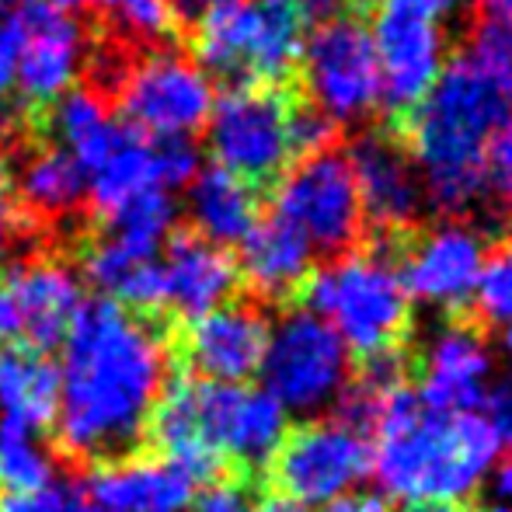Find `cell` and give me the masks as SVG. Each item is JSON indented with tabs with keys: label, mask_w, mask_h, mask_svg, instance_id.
Here are the masks:
<instances>
[{
	"label": "cell",
	"mask_w": 512,
	"mask_h": 512,
	"mask_svg": "<svg viewBox=\"0 0 512 512\" xmlns=\"http://www.w3.org/2000/svg\"><path fill=\"white\" fill-rule=\"evenodd\" d=\"M485 18L502 21V25H512V0H478Z\"/></svg>",
	"instance_id": "cell-44"
},
{
	"label": "cell",
	"mask_w": 512,
	"mask_h": 512,
	"mask_svg": "<svg viewBox=\"0 0 512 512\" xmlns=\"http://www.w3.org/2000/svg\"><path fill=\"white\" fill-rule=\"evenodd\" d=\"M492 495H495V506L512 512V457L502 467H495V474H492Z\"/></svg>",
	"instance_id": "cell-42"
},
{
	"label": "cell",
	"mask_w": 512,
	"mask_h": 512,
	"mask_svg": "<svg viewBox=\"0 0 512 512\" xmlns=\"http://www.w3.org/2000/svg\"><path fill=\"white\" fill-rule=\"evenodd\" d=\"M345 161H349L352 178H356L363 220H370L377 230L398 234L422 216V178H418V168L411 161L408 143L398 133L366 129L352 140Z\"/></svg>",
	"instance_id": "cell-14"
},
{
	"label": "cell",
	"mask_w": 512,
	"mask_h": 512,
	"mask_svg": "<svg viewBox=\"0 0 512 512\" xmlns=\"http://www.w3.org/2000/svg\"><path fill=\"white\" fill-rule=\"evenodd\" d=\"M290 432V415L251 384H209L199 377L171 380L150 418L164 460L196 481L223 460L237 467H269Z\"/></svg>",
	"instance_id": "cell-4"
},
{
	"label": "cell",
	"mask_w": 512,
	"mask_h": 512,
	"mask_svg": "<svg viewBox=\"0 0 512 512\" xmlns=\"http://www.w3.org/2000/svg\"><path fill=\"white\" fill-rule=\"evenodd\" d=\"M189 220L192 230L206 241L241 244L244 234L258 223V192L244 178L223 168H206L189 182Z\"/></svg>",
	"instance_id": "cell-23"
},
{
	"label": "cell",
	"mask_w": 512,
	"mask_h": 512,
	"mask_svg": "<svg viewBox=\"0 0 512 512\" xmlns=\"http://www.w3.org/2000/svg\"><path fill=\"white\" fill-rule=\"evenodd\" d=\"M464 56L471 60V67L492 84V91L512 112V25L481 18L478 25L471 28Z\"/></svg>",
	"instance_id": "cell-29"
},
{
	"label": "cell",
	"mask_w": 512,
	"mask_h": 512,
	"mask_svg": "<svg viewBox=\"0 0 512 512\" xmlns=\"http://www.w3.org/2000/svg\"><path fill=\"white\" fill-rule=\"evenodd\" d=\"M255 509V495H251L248 481L241 478H216L192 495L189 512H251Z\"/></svg>",
	"instance_id": "cell-32"
},
{
	"label": "cell",
	"mask_w": 512,
	"mask_h": 512,
	"mask_svg": "<svg viewBox=\"0 0 512 512\" xmlns=\"http://www.w3.org/2000/svg\"><path fill=\"white\" fill-rule=\"evenodd\" d=\"M307 105L331 122H363L380 105V67L370 28L356 18L314 28L300 53Z\"/></svg>",
	"instance_id": "cell-11"
},
{
	"label": "cell",
	"mask_w": 512,
	"mask_h": 512,
	"mask_svg": "<svg viewBox=\"0 0 512 512\" xmlns=\"http://www.w3.org/2000/svg\"><path fill=\"white\" fill-rule=\"evenodd\" d=\"M481 512H506V509H499V506H488V509H481Z\"/></svg>",
	"instance_id": "cell-48"
},
{
	"label": "cell",
	"mask_w": 512,
	"mask_h": 512,
	"mask_svg": "<svg viewBox=\"0 0 512 512\" xmlns=\"http://www.w3.org/2000/svg\"><path fill=\"white\" fill-rule=\"evenodd\" d=\"M408 512H457L453 506H411Z\"/></svg>",
	"instance_id": "cell-47"
},
{
	"label": "cell",
	"mask_w": 512,
	"mask_h": 512,
	"mask_svg": "<svg viewBox=\"0 0 512 512\" xmlns=\"http://www.w3.org/2000/svg\"><path fill=\"white\" fill-rule=\"evenodd\" d=\"M457 0H380V11H394V14H408L418 21H432V25H443L453 14Z\"/></svg>",
	"instance_id": "cell-38"
},
{
	"label": "cell",
	"mask_w": 512,
	"mask_h": 512,
	"mask_svg": "<svg viewBox=\"0 0 512 512\" xmlns=\"http://www.w3.org/2000/svg\"><path fill=\"white\" fill-rule=\"evenodd\" d=\"M251 512H307V509H300V506H293V502H286V499H279V495H269V499H262V502H255V509Z\"/></svg>",
	"instance_id": "cell-45"
},
{
	"label": "cell",
	"mask_w": 512,
	"mask_h": 512,
	"mask_svg": "<svg viewBox=\"0 0 512 512\" xmlns=\"http://www.w3.org/2000/svg\"><path fill=\"white\" fill-rule=\"evenodd\" d=\"M269 471L279 499L307 512L324 509L370 474V439L338 418L307 422L286 432Z\"/></svg>",
	"instance_id": "cell-10"
},
{
	"label": "cell",
	"mask_w": 512,
	"mask_h": 512,
	"mask_svg": "<svg viewBox=\"0 0 512 512\" xmlns=\"http://www.w3.org/2000/svg\"><path fill=\"white\" fill-rule=\"evenodd\" d=\"M304 293L307 310L342 338L349 356H391L411 328V297L387 248L345 251L310 276Z\"/></svg>",
	"instance_id": "cell-5"
},
{
	"label": "cell",
	"mask_w": 512,
	"mask_h": 512,
	"mask_svg": "<svg viewBox=\"0 0 512 512\" xmlns=\"http://www.w3.org/2000/svg\"><path fill=\"white\" fill-rule=\"evenodd\" d=\"M18 11L25 39L18 49L14 84L21 95V115L32 119L67 95L77 81V70L88 56V35L74 14L60 11L49 0H21Z\"/></svg>",
	"instance_id": "cell-13"
},
{
	"label": "cell",
	"mask_w": 512,
	"mask_h": 512,
	"mask_svg": "<svg viewBox=\"0 0 512 512\" xmlns=\"http://www.w3.org/2000/svg\"><path fill=\"white\" fill-rule=\"evenodd\" d=\"M164 307L192 321L199 314L230 304L237 283V262L227 248L199 237L196 230H175L161 248Z\"/></svg>",
	"instance_id": "cell-20"
},
{
	"label": "cell",
	"mask_w": 512,
	"mask_h": 512,
	"mask_svg": "<svg viewBox=\"0 0 512 512\" xmlns=\"http://www.w3.org/2000/svg\"><path fill=\"white\" fill-rule=\"evenodd\" d=\"M290 95L283 88H230L206 119L216 168L248 185L279 182L290 168Z\"/></svg>",
	"instance_id": "cell-8"
},
{
	"label": "cell",
	"mask_w": 512,
	"mask_h": 512,
	"mask_svg": "<svg viewBox=\"0 0 512 512\" xmlns=\"http://www.w3.org/2000/svg\"><path fill=\"white\" fill-rule=\"evenodd\" d=\"M262 391L286 415H317L335 408L352 377V356L342 338L307 307L290 310L269 331L262 359Z\"/></svg>",
	"instance_id": "cell-6"
},
{
	"label": "cell",
	"mask_w": 512,
	"mask_h": 512,
	"mask_svg": "<svg viewBox=\"0 0 512 512\" xmlns=\"http://www.w3.org/2000/svg\"><path fill=\"white\" fill-rule=\"evenodd\" d=\"M293 4H297L304 25L324 28V25H335V21L352 18L359 0H293Z\"/></svg>",
	"instance_id": "cell-37"
},
{
	"label": "cell",
	"mask_w": 512,
	"mask_h": 512,
	"mask_svg": "<svg viewBox=\"0 0 512 512\" xmlns=\"http://www.w3.org/2000/svg\"><path fill=\"white\" fill-rule=\"evenodd\" d=\"M248 4H251L248 88H279L300 67L307 25L293 0H248Z\"/></svg>",
	"instance_id": "cell-24"
},
{
	"label": "cell",
	"mask_w": 512,
	"mask_h": 512,
	"mask_svg": "<svg viewBox=\"0 0 512 512\" xmlns=\"http://www.w3.org/2000/svg\"><path fill=\"white\" fill-rule=\"evenodd\" d=\"M84 304V286L70 265L56 258L21 262L0 279V338L46 356L67 342Z\"/></svg>",
	"instance_id": "cell-12"
},
{
	"label": "cell",
	"mask_w": 512,
	"mask_h": 512,
	"mask_svg": "<svg viewBox=\"0 0 512 512\" xmlns=\"http://www.w3.org/2000/svg\"><path fill=\"white\" fill-rule=\"evenodd\" d=\"M502 356H506V363L512 366V328L502 331Z\"/></svg>",
	"instance_id": "cell-46"
},
{
	"label": "cell",
	"mask_w": 512,
	"mask_h": 512,
	"mask_svg": "<svg viewBox=\"0 0 512 512\" xmlns=\"http://www.w3.org/2000/svg\"><path fill=\"white\" fill-rule=\"evenodd\" d=\"M481 418L492 429L499 450L512 453V377L488 387L485 398H481Z\"/></svg>",
	"instance_id": "cell-35"
},
{
	"label": "cell",
	"mask_w": 512,
	"mask_h": 512,
	"mask_svg": "<svg viewBox=\"0 0 512 512\" xmlns=\"http://www.w3.org/2000/svg\"><path fill=\"white\" fill-rule=\"evenodd\" d=\"M175 199L171 192H143V196L129 199L115 213L102 216L98 234L108 241L122 244V248L136 251V255L157 258L171 234H175Z\"/></svg>",
	"instance_id": "cell-27"
},
{
	"label": "cell",
	"mask_w": 512,
	"mask_h": 512,
	"mask_svg": "<svg viewBox=\"0 0 512 512\" xmlns=\"http://www.w3.org/2000/svg\"><path fill=\"white\" fill-rule=\"evenodd\" d=\"M196 485L164 457L105 460L74 485V512H189Z\"/></svg>",
	"instance_id": "cell-15"
},
{
	"label": "cell",
	"mask_w": 512,
	"mask_h": 512,
	"mask_svg": "<svg viewBox=\"0 0 512 512\" xmlns=\"http://www.w3.org/2000/svg\"><path fill=\"white\" fill-rule=\"evenodd\" d=\"M56 401H60V377L42 352L18 345L0 349V422L39 432L53 425Z\"/></svg>",
	"instance_id": "cell-25"
},
{
	"label": "cell",
	"mask_w": 512,
	"mask_h": 512,
	"mask_svg": "<svg viewBox=\"0 0 512 512\" xmlns=\"http://www.w3.org/2000/svg\"><path fill=\"white\" fill-rule=\"evenodd\" d=\"M272 216L290 223L314 248V255H345L356 248L366 220L356 178L342 150H324L286 168L276 182Z\"/></svg>",
	"instance_id": "cell-9"
},
{
	"label": "cell",
	"mask_w": 512,
	"mask_h": 512,
	"mask_svg": "<svg viewBox=\"0 0 512 512\" xmlns=\"http://www.w3.org/2000/svg\"><path fill=\"white\" fill-rule=\"evenodd\" d=\"M0 512H74V488L49 481L32 492L0 495Z\"/></svg>",
	"instance_id": "cell-33"
},
{
	"label": "cell",
	"mask_w": 512,
	"mask_h": 512,
	"mask_svg": "<svg viewBox=\"0 0 512 512\" xmlns=\"http://www.w3.org/2000/svg\"><path fill=\"white\" fill-rule=\"evenodd\" d=\"M471 304L492 328H512V237L485 251Z\"/></svg>",
	"instance_id": "cell-30"
},
{
	"label": "cell",
	"mask_w": 512,
	"mask_h": 512,
	"mask_svg": "<svg viewBox=\"0 0 512 512\" xmlns=\"http://www.w3.org/2000/svg\"><path fill=\"white\" fill-rule=\"evenodd\" d=\"M56 443L84 464L129 457L168 387V352L147 317L88 300L63 342Z\"/></svg>",
	"instance_id": "cell-1"
},
{
	"label": "cell",
	"mask_w": 512,
	"mask_h": 512,
	"mask_svg": "<svg viewBox=\"0 0 512 512\" xmlns=\"http://www.w3.org/2000/svg\"><path fill=\"white\" fill-rule=\"evenodd\" d=\"M53 7H60V11H67V7H105L108 14H122L126 7H133L136 0H49Z\"/></svg>",
	"instance_id": "cell-43"
},
{
	"label": "cell",
	"mask_w": 512,
	"mask_h": 512,
	"mask_svg": "<svg viewBox=\"0 0 512 512\" xmlns=\"http://www.w3.org/2000/svg\"><path fill=\"white\" fill-rule=\"evenodd\" d=\"M237 276L262 300H290L314 276V248L279 216H265L244 234Z\"/></svg>",
	"instance_id": "cell-21"
},
{
	"label": "cell",
	"mask_w": 512,
	"mask_h": 512,
	"mask_svg": "<svg viewBox=\"0 0 512 512\" xmlns=\"http://www.w3.org/2000/svg\"><path fill=\"white\" fill-rule=\"evenodd\" d=\"M509 119V105L471 60L453 56L408 115V150L422 178L425 206L460 216L488 196V147Z\"/></svg>",
	"instance_id": "cell-3"
},
{
	"label": "cell",
	"mask_w": 512,
	"mask_h": 512,
	"mask_svg": "<svg viewBox=\"0 0 512 512\" xmlns=\"http://www.w3.org/2000/svg\"><path fill=\"white\" fill-rule=\"evenodd\" d=\"M21 234V216L18 209H14L11 196H0V258L11 251V244L18 241Z\"/></svg>",
	"instance_id": "cell-41"
},
{
	"label": "cell",
	"mask_w": 512,
	"mask_h": 512,
	"mask_svg": "<svg viewBox=\"0 0 512 512\" xmlns=\"http://www.w3.org/2000/svg\"><path fill=\"white\" fill-rule=\"evenodd\" d=\"M272 324L251 304H230L192 317L182 328V356L209 384H248L262 370Z\"/></svg>",
	"instance_id": "cell-18"
},
{
	"label": "cell",
	"mask_w": 512,
	"mask_h": 512,
	"mask_svg": "<svg viewBox=\"0 0 512 512\" xmlns=\"http://www.w3.org/2000/svg\"><path fill=\"white\" fill-rule=\"evenodd\" d=\"M56 481L53 460L46 446H39L35 432L0 422V495L32 492Z\"/></svg>",
	"instance_id": "cell-28"
},
{
	"label": "cell",
	"mask_w": 512,
	"mask_h": 512,
	"mask_svg": "<svg viewBox=\"0 0 512 512\" xmlns=\"http://www.w3.org/2000/svg\"><path fill=\"white\" fill-rule=\"evenodd\" d=\"M335 143H338V126L328 115H321L307 102L290 108V150L297 161L324 154V150H335Z\"/></svg>",
	"instance_id": "cell-31"
},
{
	"label": "cell",
	"mask_w": 512,
	"mask_h": 512,
	"mask_svg": "<svg viewBox=\"0 0 512 512\" xmlns=\"http://www.w3.org/2000/svg\"><path fill=\"white\" fill-rule=\"evenodd\" d=\"M370 39L380 67V105L408 119L446 67L443 25L377 11Z\"/></svg>",
	"instance_id": "cell-17"
},
{
	"label": "cell",
	"mask_w": 512,
	"mask_h": 512,
	"mask_svg": "<svg viewBox=\"0 0 512 512\" xmlns=\"http://www.w3.org/2000/svg\"><path fill=\"white\" fill-rule=\"evenodd\" d=\"M216 4H223V0H164L171 21H175V25H189V28L199 25Z\"/></svg>",
	"instance_id": "cell-39"
},
{
	"label": "cell",
	"mask_w": 512,
	"mask_h": 512,
	"mask_svg": "<svg viewBox=\"0 0 512 512\" xmlns=\"http://www.w3.org/2000/svg\"><path fill=\"white\" fill-rule=\"evenodd\" d=\"M492 380V349L471 324H443L425 342L418 401L439 415H467Z\"/></svg>",
	"instance_id": "cell-19"
},
{
	"label": "cell",
	"mask_w": 512,
	"mask_h": 512,
	"mask_svg": "<svg viewBox=\"0 0 512 512\" xmlns=\"http://www.w3.org/2000/svg\"><path fill=\"white\" fill-rule=\"evenodd\" d=\"M370 474L408 506H453L495 471L499 443L478 411L439 415L415 391L398 387L377 408Z\"/></svg>",
	"instance_id": "cell-2"
},
{
	"label": "cell",
	"mask_w": 512,
	"mask_h": 512,
	"mask_svg": "<svg viewBox=\"0 0 512 512\" xmlns=\"http://www.w3.org/2000/svg\"><path fill=\"white\" fill-rule=\"evenodd\" d=\"M143 192H164L161 168H157V140L126 129L108 161L88 175V199L98 216H108Z\"/></svg>",
	"instance_id": "cell-26"
},
{
	"label": "cell",
	"mask_w": 512,
	"mask_h": 512,
	"mask_svg": "<svg viewBox=\"0 0 512 512\" xmlns=\"http://www.w3.org/2000/svg\"><path fill=\"white\" fill-rule=\"evenodd\" d=\"M25 39V25H21L18 4L0 7V102L7 91L14 88V70H18V49Z\"/></svg>",
	"instance_id": "cell-34"
},
{
	"label": "cell",
	"mask_w": 512,
	"mask_h": 512,
	"mask_svg": "<svg viewBox=\"0 0 512 512\" xmlns=\"http://www.w3.org/2000/svg\"><path fill=\"white\" fill-rule=\"evenodd\" d=\"M485 262V237L464 220H443L418 234L398 262L411 300L457 310L471 304Z\"/></svg>",
	"instance_id": "cell-16"
},
{
	"label": "cell",
	"mask_w": 512,
	"mask_h": 512,
	"mask_svg": "<svg viewBox=\"0 0 512 512\" xmlns=\"http://www.w3.org/2000/svg\"><path fill=\"white\" fill-rule=\"evenodd\" d=\"M122 126L147 140H189L213 112V84L178 49H143L129 63L119 91Z\"/></svg>",
	"instance_id": "cell-7"
},
{
	"label": "cell",
	"mask_w": 512,
	"mask_h": 512,
	"mask_svg": "<svg viewBox=\"0 0 512 512\" xmlns=\"http://www.w3.org/2000/svg\"><path fill=\"white\" fill-rule=\"evenodd\" d=\"M14 143L4 147L11 157H21L18 171V192L25 199V206L35 216H67L88 199V175L81 171V164L67 154L63 147L49 143L46 136L32 133L25 126V119L18 115L14 122Z\"/></svg>",
	"instance_id": "cell-22"
},
{
	"label": "cell",
	"mask_w": 512,
	"mask_h": 512,
	"mask_svg": "<svg viewBox=\"0 0 512 512\" xmlns=\"http://www.w3.org/2000/svg\"><path fill=\"white\" fill-rule=\"evenodd\" d=\"M488 175H492V189L512 209V119L495 133L492 147H488Z\"/></svg>",
	"instance_id": "cell-36"
},
{
	"label": "cell",
	"mask_w": 512,
	"mask_h": 512,
	"mask_svg": "<svg viewBox=\"0 0 512 512\" xmlns=\"http://www.w3.org/2000/svg\"><path fill=\"white\" fill-rule=\"evenodd\" d=\"M324 512H387V502L373 492H349L331 506H324Z\"/></svg>",
	"instance_id": "cell-40"
}]
</instances>
